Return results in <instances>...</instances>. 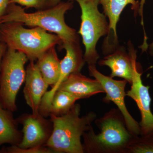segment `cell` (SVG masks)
Listing matches in <instances>:
<instances>
[{
  "label": "cell",
  "instance_id": "obj_1",
  "mask_svg": "<svg viewBox=\"0 0 153 153\" xmlns=\"http://www.w3.org/2000/svg\"><path fill=\"white\" fill-rule=\"evenodd\" d=\"M100 130L95 133L92 126L83 135L84 153H127L134 137L123 115L118 109H112L94 120Z\"/></svg>",
  "mask_w": 153,
  "mask_h": 153
},
{
  "label": "cell",
  "instance_id": "obj_2",
  "mask_svg": "<svg viewBox=\"0 0 153 153\" xmlns=\"http://www.w3.org/2000/svg\"><path fill=\"white\" fill-rule=\"evenodd\" d=\"M74 2L61 1L52 8L28 13L25 9L14 3L9 4L5 13L0 18V25L17 22L24 26L39 27L59 36L62 43L66 42H79L76 30L66 24L65 16L73 8Z\"/></svg>",
  "mask_w": 153,
  "mask_h": 153
},
{
  "label": "cell",
  "instance_id": "obj_3",
  "mask_svg": "<svg viewBox=\"0 0 153 153\" xmlns=\"http://www.w3.org/2000/svg\"><path fill=\"white\" fill-rule=\"evenodd\" d=\"M80 105L76 104L63 115L49 116L53 124L51 137L45 146L55 153H84L81 137L91 126L96 114L90 112L80 117Z\"/></svg>",
  "mask_w": 153,
  "mask_h": 153
},
{
  "label": "cell",
  "instance_id": "obj_4",
  "mask_svg": "<svg viewBox=\"0 0 153 153\" xmlns=\"http://www.w3.org/2000/svg\"><path fill=\"white\" fill-rule=\"evenodd\" d=\"M0 36L7 48L24 53L30 61L38 60L48 49L62 44L56 34L39 27L27 29L19 22L0 25Z\"/></svg>",
  "mask_w": 153,
  "mask_h": 153
},
{
  "label": "cell",
  "instance_id": "obj_5",
  "mask_svg": "<svg viewBox=\"0 0 153 153\" xmlns=\"http://www.w3.org/2000/svg\"><path fill=\"white\" fill-rule=\"evenodd\" d=\"M78 3L81 9V24L78 34L82 37L85 47L83 55L88 66L96 65L100 55L97 51V42L109 32L106 17L98 10L99 0H68Z\"/></svg>",
  "mask_w": 153,
  "mask_h": 153
},
{
  "label": "cell",
  "instance_id": "obj_6",
  "mask_svg": "<svg viewBox=\"0 0 153 153\" xmlns=\"http://www.w3.org/2000/svg\"><path fill=\"white\" fill-rule=\"evenodd\" d=\"M28 59L24 53L7 48L0 68V102L12 112L17 110L16 98L25 82V65Z\"/></svg>",
  "mask_w": 153,
  "mask_h": 153
},
{
  "label": "cell",
  "instance_id": "obj_7",
  "mask_svg": "<svg viewBox=\"0 0 153 153\" xmlns=\"http://www.w3.org/2000/svg\"><path fill=\"white\" fill-rule=\"evenodd\" d=\"M88 71L91 76L101 83L106 94L103 101L106 103L112 102L123 115L127 127L134 137L140 134L139 123L132 117L127 108L125 102L126 96L125 88L128 82L125 79L115 80L111 76L102 74L97 69L96 65L88 66Z\"/></svg>",
  "mask_w": 153,
  "mask_h": 153
},
{
  "label": "cell",
  "instance_id": "obj_8",
  "mask_svg": "<svg viewBox=\"0 0 153 153\" xmlns=\"http://www.w3.org/2000/svg\"><path fill=\"white\" fill-rule=\"evenodd\" d=\"M23 126V138L18 146L21 148L45 146L52 135L53 124L40 113L23 114L16 118Z\"/></svg>",
  "mask_w": 153,
  "mask_h": 153
},
{
  "label": "cell",
  "instance_id": "obj_9",
  "mask_svg": "<svg viewBox=\"0 0 153 153\" xmlns=\"http://www.w3.org/2000/svg\"><path fill=\"white\" fill-rule=\"evenodd\" d=\"M60 47L66 50V54L60 61V75L57 83L51 90L47 91L41 100L39 113L44 117L46 116L53 96L60 84L69 74L80 72L85 63L79 42H63Z\"/></svg>",
  "mask_w": 153,
  "mask_h": 153
},
{
  "label": "cell",
  "instance_id": "obj_10",
  "mask_svg": "<svg viewBox=\"0 0 153 153\" xmlns=\"http://www.w3.org/2000/svg\"><path fill=\"white\" fill-rule=\"evenodd\" d=\"M99 3L102 6L104 15L109 19V32L102 45L103 53L108 55L119 47L117 26L124 9L128 5H131L134 15L137 16L139 3L136 0H99Z\"/></svg>",
  "mask_w": 153,
  "mask_h": 153
},
{
  "label": "cell",
  "instance_id": "obj_11",
  "mask_svg": "<svg viewBox=\"0 0 153 153\" xmlns=\"http://www.w3.org/2000/svg\"><path fill=\"white\" fill-rule=\"evenodd\" d=\"M142 74L138 70L136 63L134 66L131 88L126 92V96L130 97L136 103L141 116L139 123L140 135H144L153 131V114L151 108L150 86L143 84Z\"/></svg>",
  "mask_w": 153,
  "mask_h": 153
},
{
  "label": "cell",
  "instance_id": "obj_12",
  "mask_svg": "<svg viewBox=\"0 0 153 153\" xmlns=\"http://www.w3.org/2000/svg\"><path fill=\"white\" fill-rule=\"evenodd\" d=\"M128 44V53L123 47L119 46L112 53L100 60L98 64L110 68L111 77H120L131 85L134 66L137 63V52L131 42Z\"/></svg>",
  "mask_w": 153,
  "mask_h": 153
},
{
  "label": "cell",
  "instance_id": "obj_13",
  "mask_svg": "<svg viewBox=\"0 0 153 153\" xmlns=\"http://www.w3.org/2000/svg\"><path fill=\"white\" fill-rule=\"evenodd\" d=\"M25 86L23 93L27 105L33 113L39 112L43 97L49 86L42 76L37 63L30 61L26 70Z\"/></svg>",
  "mask_w": 153,
  "mask_h": 153
},
{
  "label": "cell",
  "instance_id": "obj_14",
  "mask_svg": "<svg viewBox=\"0 0 153 153\" xmlns=\"http://www.w3.org/2000/svg\"><path fill=\"white\" fill-rule=\"evenodd\" d=\"M57 90H63L76 96L79 99L88 98L95 94L105 93L101 83L80 72L69 74L59 85Z\"/></svg>",
  "mask_w": 153,
  "mask_h": 153
},
{
  "label": "cell",
  "instance_id": "obj_15",
  "mask_svg": "<svg viewBox=\"0 0 153 153\" xmlns=\"http://www.w3.org/2000/svg\"><path fill=\"white\" fill-rule=\"evenodd\" d=\"M18 125L13 112L4 108L0 102V147L6 144L18 146L21 143L23 133Z\"/></svg>",
  "mask_w": 153,
  "mask_h": 153
},
{
  "label": "cell",
  "instance_id": "obj_16",
  "mask_svg": "<svg viewBox=\"0 0 153 153\" xmlns=\"http://www.w3.org/2000/svg\"><path fill=\"white\" fill-rule=\"evenodd\" d=\"M55 47H52L37 60V63L41 74L48 86L57 83L60 73V61Z\"/></svg>",
  "mask_w": 153,
  "mask_h": 153
},
{
  "label": "cell",
  "instance_id": "obj_17",
  "mask_svg": "<svg viewBox=\"0 0 153 153\" xmlns=\"http://www.w3.org/2000/svg\"><path fill=\"white\" fill-rule=\"evenodd\" d=\"M79 98L64 91L57 90L52 97L47 110L46 117L50 115L60 116L65 114L72 108Z\"/></svg>",
  "mask_w": 153,
  "mask_h": 153
},
{
  "label": "cell",
  "instance_id": "obj_18",
  "mask_svg": "<svg viewBox=\"0 0 153 153\" xmlns=\"http://www.w3.org/2000/svg\"><path fill=\"white\" fill-rule=\"evenodd\" d=\"M127 153H153V131L134 137Z\"/></svg>",
  "mask_w": 153,
  "mask_h": 153
},
{
  "label": "cell",
  "instance_id": "obj_19",
  "mask_svg": "<svg viewBox=\"0 0 153 153\" xmlns=\"http://www.w3.org/2000/svg\"><path fill=\"white\" fill-rule=\"evenodd\" d=\"M61 1V0H10V4L14 3L26 7L33 8L37 10H42L54 7Z\"/></svg>",
  "mask_w": 153,
  "mask_h": 153
},
{
  "label": "cell",
  "instance_id": "obj_20",
  "mask_svg": "<svg viewBox=\"0 0 153 153\" xmlns=\"http://www.w3.org/2000/svg\"><path fill=\"white\" fill-rule=\"evenodd\" d=\"M0 153H55L53 150L45 146L35 147L21 148L16 145L3 147L0 149Z\"/></svg>",
  "mask_w": 153,
  "mask_h": 153
},
{
  "label": "cell",
  "instance_id": "obj_21",
  "mask_svg": "<svg viewBox=\"0 0 153 153\" xmlns=\"http://www.w3.org/2000/svg\"><path fill=\"white\" fill-rule=\"evenodd\" d=\"M10 4V0H0V18L5 13Z\"/></svg>",
  "mask_w": 153,
  "mask_h": 153
},
{
  "label": "cell",
  "instance_id": "obj_22",
  "mask_svg": "<svg viewBox=\"0 0 153 153\" xmlns=\"http://www.w3.org/2000/svg\"><path fill=\"white\" fill-rule=\"evenodd\" d=\"M145 2H146V0H141L140 2L139 3L138 13L141 17V25L143 26V28L144 33V39H146L147 38V37L145 32L144 27L143 17V12L144 6Z\"/></svg>",
  "mask_w": 153,
  "mask_h": 153
},
{
  "label": "cell",
  "instance_id": "obj_23",
  "mask_svg": "<svg viewBox=\"0 0 153 153\" xmlns=\"http://www.w3.org/2000/svg\"><path fill=\"white\" fill-rule=\"evenodd\" d=\"M7 45L4 43L0 36V68H1V64L3 57L7 51Z\"/></svg>",
  "mask_w": 153,
  "mask_h": 153
},
{
  "label": "cell",
  "instance_id": "obj_24",
  "mask_svg": "<svg viewBox=\"0 0 153 153\" xmlns=\"http://www.w3.org/2000/svg\"><path fill=\"white\" fill-rule=\"evenodd\" d=\"M148 48H149V54L152 56H153V42L152 44L149 45Z\"/></svg>",
  "mask_w": 153,
  "mask_h": 153
}]
</instances>
